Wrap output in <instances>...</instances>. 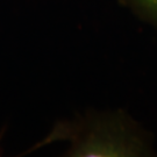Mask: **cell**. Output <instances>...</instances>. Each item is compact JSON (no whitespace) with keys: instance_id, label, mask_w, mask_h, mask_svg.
Returning <instances> with one entry per match:
<instances>
[{"instance_id":"cell-1","label":"cell","mask_w":157,"mask_h":157,"mask_svg":"<svg viewBox=\"0 0 157 157\" xmlns=\"http://www.w3.org/2000/svg\"><path fill=\"white\" fill-rule=\"evenodd\" d=\"M67 142L69 157H156L155 136L124 108H89L54 124L28 151Z\"/></svg>"},{"instance_id":"cell-2","label":"cell","mask_w":157,"mask_h":157,"mask_svg":"<svg viewBox=\"0 0 157 157\" xmlns=\"http://www.w3.org/2000/svg\"><path fill=\"white\" fill-rule=\"evenodd\" d=\"M137 20L157 28V0H118Z\"/></svg>"}]
</instances>
